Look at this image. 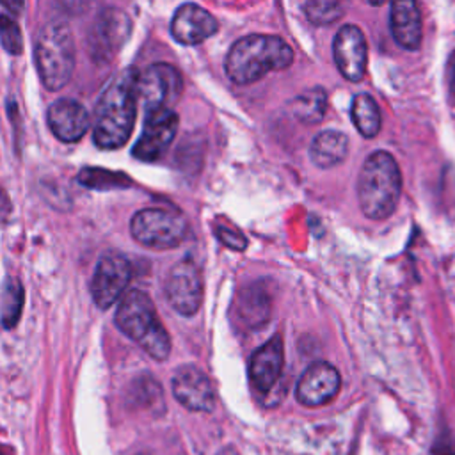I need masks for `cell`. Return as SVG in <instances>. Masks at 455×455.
Listing matches in <instances>:
<instances>
[{
    "label": "cell",
    "instance_id": "cell-28",
    "mask_svg": "<svg viewBox=\"0 0 455 455\" xmlns=\"http://www.w3.org/2000/svg\"><path fill=\"white\" fill-rule=\"evenodd\" d=\"M446 69H448V89L451 98H455V53L450 57Z\"/></svg>",
    "mask_w": 455,
    "mask_h": 455
},
{
    "label": "cell",
    "instance_id": "cell-12",
    "mask_svg": "<svg viewBox=\"0 0 455 455\" xmlns=\"http://www.w3.org/2000/svg\"><path fill=\"white\" fill-rule=\"evenodd\" d=\"M132 21L121 9L108 7L101 11L92 25L91 30V52L92 57L98 60H108L112 55L117 53V50L123 46L126 37L130 36Z\"/></svg>",
    "mask_w": 455,
    "mask_h": 455
},
{
    "label": "cell",
    "instance_id": "cell-13",
    "mask_svg": "<svg viewBox=\"0 0 455 455\" xmlns=\"http://www.w3.org/2000/svg\"><path fill=\"white\" fill-rule=\"evenodd\" d=\"M341 386L338 370L325 361L309 364L297 382V400L306 407H318L331 402Z\"/></svg>",
    "mask_w": 455,
    "mask_h": 455
},
{
    "label": "cell",
    "instance_id": "cell-25",
    "mask_svg": "<svg viewBox=\"0 0 455 455\" xmlns=\"http://www.w3.org/2000/svg\"><path fill=\"white\" fill-rule=\"evenodd\" d=\"M78 180L89 188H117V187H130V180L121 172H108L105 169H82Z\"/></svg>",
    "mask_w": 455,
    "mask_h": 455
},
{
    "label": "cell",
    "instance_id": "cell-6",
    "mask_svg": "<svg viewBox=\"0 0 455 455\" xmlns=\"http://www.w3.org/2000/svg\"><path fill=\"white\" fill-rule=\"evenodd\" d=\"M132 236L137 243L164 251L178 247L187 235V220L171 210L144 208L133 213L130 220Z\"/></svg>",
    "mask_w": 455,
    "mask_h": 455
},
{
    "label": "cell",
    "instance_id": "cell-5",
    "mask_svg": "<svg viewBox=\"0 0 455 455\" xmlns=\"http://www.w3.org/2000/svg\"><path fill=\"white\" fill-rule=\"evenodd\" d=\"M34 60L39 78L48 91L62 89L75 69V43L64 21L46 23L36 39Z\"/></svg>",
    "mask_w": 455,
    "mask_h": 455
},
{
    "label": "cell",
    "instance_id": "cell-20",
    "mask_svg": "<svg viewBox=\"0 0 455 455\" xmlns=\"http://www.w3.org/2000/svg\"><path fill=\"white\" fill-rule=\"evenodd\" d=\"M348 153V139L338 130L320 132L309 146L311 162L320 169H331L345 160Z\"/></svg>",
    "mask_w": 455,
    "mask_h": 455
},
{
    "label": "cell",
    "instance_id": "cell-14",
    "mask_svg": "<svg viewBox=\"0 0 455 455\" xmlns=\"http://www.w3.org/2000/svg\"><path fill=\"white\" fill-rule=\"evenodd\" d=\"M174 398L190 411L210 412L215 407V395L206 373L194 366H180L172 375Z\"/></svg>",
    "mask_w": 455,
    "mask_h": 455
},
{
    "label": "cell",
    "instance_id": "cell-22",
    "mask_svg": "<svg viewBox=\"0 0 455 455\" xmlns=\"http://www.w3.org/2000/svg\"><path fill=\"white\" fill-rule=\"evenodd\" d=\"M350 116H352L354 126L357 128V132L363 137L371 139L379 133V130H380V110H379V105L373 100V96H370L366 92L355 94L354 100H352Z\"/></svg>",
    "mask_w": 455,
    "mask_h": 455
},
{
    "label": "cell",
    "instance_id": "cell-21",
    "mask_svg": "<svg viewBox=\"0 0 455 455\" xmlns=\"http://www.w3.org/2000/svg\"><path fill=\"white\" fill-rule=\"evenodd\" d=\"M291 116L302 124H318L327 112V92L322 85L304 89L290 101Z\"/></svg>",
    "mask_w": 455,
    "mask_h": 455
},
{
    "label": "cell",
    "instance_id": "cell-30",
    "mask_svg": "<svg viewBox=\"0 0 455 455\" xmlns=\"http://www.w3.org/2000/svg\"><path fill=\"white\" fill-rule=\"evenodd\" d=\"M135 455H149V453H135Z\"/></svg>",
    "mask_w": 455,
    "mask_h": 455
},
{
    "label": "cell",
    "instance_id": "cell-2",
    "mask_svg": "<svg viewBox=\"0 0 455 455\" xmlns=\"http://www.w3.org/2000/svg\"><path fill=\"white\" fill-rule=\"evenodd\" d=\"M291 62L293 50L283 37L249 34L231 44L224 60V71L231 82L249 85L270 71L286 69Z\"/></svg>",
    "mask_w": 455,
    "mask_h": 455
},
{
    "label": "cell",
    "instance_id": "cell-3",
    "mask_svg": "<svg viewBox=\"0 0 455 455\" xmlns=\"http://www.w3.org/2000/svg\"><path fill=\"white\" fill-rule=\"evenodd\" d=\"M402 172L387 151H373L363 164L357 178L361 212L371 220L387 219L398 206Z\"/></svg>",
    "mask_w": 455,
    "mask_h": 455
},
{
    "label": "cell",
    "instance_id": "cell-11",
    "mask_svg": "<svg viewBox=\"0 0 455 455\" xmlns=\"http://www.w3.org/2000/svg\"><path fill=\"white\" fill-rule=\"evenodd\" d=\"M332 55L338 71L350 82H359L366 73L368 46L357 25H343L332 41Z\"/></svg>",
    "mask_w": 455,
    "mask_h": 455
},
{
    "label": "cell",
    "instance_id": "cell-19",
    "mask_svg": "<svg viewBox=\"0 0 455 455\" xmlns=\"http://www.w3.org/2000/svg\"><path fill=\"white\" fill-rule=\"evenodd\" d=\"M270 297L261 286H249L236 300L238 322L247 329H261L270 318Z\"/></svg>",
    "mask_w": 455,
    "mask_h": 455
},
{
    "label": "cell",
    "instance_id": "cell-29",
    "mask_svg": "<svg viewBox=\"0 0 455 455\" xmlns=\"http://www.w3.org/2000/svg\"><path fill=\"white\" fill-rule=\"evenodd\" d=\"M217 455H238V451H236L235 448H224V450H220Z\"/></svg>",
    "mask_w": 455,
    "mask_h": 455
},
{
    "label": "cell",
    "instance_id": "cell-4",
    "mask_svg": "<svg viewBox=\"0 0 455 455\" xmlns=\"http://www.w3.org/2000/svg\"><path fill=\"white\" fill-rule=\"evenodd\" d=\"M116 325L139 343L153 359L164 361L171 352V338L162 325L151 297L142 290H130L116 309Z\"/></svg>",
    "mask_w": 455,
    "mask_h": 455
},
{
    "label": "cell",
    "instance_id": "cell-26",
    "mask_svg": "<svg viewBox=\"0 0 455 455\" xmlns=\"http://www.w3.org/2000/svg\"><path fill=\"white\" fill-rule=\"evenodd\" d=\"M0 36H2V44L4 48L12 53L18 55L23 50V39H21V32L18 23L9 16V14H2L0 18Z\"/></svg>",
    "mask_w": 455,
    "mask_h": 455
},
{
    "label": "cell",
    "instance_id": "cell-27",
    "mask_svg": "<svg viewBox=\"0 0 455 455\" xmlns=\"http://www.w3.org/2000/svg\"><path fill=\"white\" fill-rule=\"evenodd\" d=\"M215 235H217V238H219L224 245H228L229 249L243 251L245 245H247L245 236H243L242 233L231 229V228H217V229H215Z\"/></svg>",
    "mask_w": 455,
    "mask_h": 455
},
{
    "label": "cell",
    "instance_id": "cell-15",
    "mask_svg": "<svg viewBox=\"0 0 455 455\" xmlns=\"http://www.w3.org/2000/svg\"><path fill=\"white\" fill-rule=\"evenodd\" d=\"M46 123L59 140L76 142L89 130L91 116L80 101L62 98L48 107Z\"/></svg>",
    "mask_w": 455,
    "mask_h": 455
},
{
    "label": "cell",
    "instance_id": "cell-9",
    "mask_svg": "<svg viewBox=\"0 0 455 455\" xmlns=\"http://www.w3.org/2000/svg\"><path fill=\"white\" fill-rule=\"evenodd\" d=\"M178 116L172 108H156L144 116V128L132 148V155L142 162L158 160L178 132Z\"/></svg>",
    "mask_w": 455,
    "mask_h": 455
},
{
    "label": "cell",
    "instance_id": "cell-24",
    "mask_svg": "<svg viewBox=\"0 0 455 455\" xmlns=\"http://www.w3.org/2000/svg\"><path fill=\"white\" fill-rule=\"evenodd\" d=\"M302 11H304L306 18L315 25H331L343 14L341 4L339 2H331V0L304 2Z\"/></svg>",
    "mask_w": 455,
    "mask_h": 455
},
{
    "label": "cell",
    "instance_id": "cell-18",
    "mask_svg": "<svg viewBox=\"0 0 455 455\" xmlns=\"http://www.w3.org/2000/svg\"><path fill=\"white\" fill-rule=\"evenodd\" d=\"M389 25L395 41L405 50H418L421 44V16L419 9L411 0H398L391 4Z\"/></svg>",
    "mask_w": 455,
    "mask_h": 455
},
{
    "label": "cell",
    "instance_id": "cell-1",
    "mask_svg": "<svg viewBox=\"0 0 455 455\" xmlns=\"http://www.w3.org/2000/svg\"><path fill=\"white\" fill-rule=\"evenodd\" d=\"M137 78L133 68L123 69L108 82L94 108L92 137L100 149H117L132 135L137 116Z\"/></svg>",
    "mask_w": 455,
    "mask_h": 455
},
{
    "label": "cell",
    "instance_id": "cell-7",
    "mask_svg": "<svg viewBox=\"0 0 455 455\" xmlns=\"http://www.w3.org/2000/svg\"><path fill=\"white\" fill-rule=\"evenodd\" d=\"M183 92L180 71L167 62H153L139 73L137 94L144 114L156 108H171Z\"/></svg>",
    "mask_w": 455,
    "mask_h": 455
},
{
    "label": "cell",
    "instance_id": "cell-8",
    "mask_svg": "<svg viewBox=\"0 0 455 455\" xmlns=\"http://www.w3.org/2000/svg\"><path fill=\"white\" fill-rule=\"evenodd\" d=\"M165 297L172 309L183 316L197 313L203 302V279L199 267L192 259L172 265L165 279Z\"/></svg>",
    "mask_w": 455,
    "mask_h": 455
},
{
    "label": "cell",
    "instance_id": "cell-10",
    "mask_svg": "<svg viewBox=\"0 0 455 455\" xmlns=\"http://www.w3.org/2000/svg\"><path fill=\"white\" fill-rule=\"evenodd\" d=\"M132 279V265L123 254H103L94 268L91 281V293L94 304L101 309L110 307L121 299Z\"/></svg>",
    "mask_w": 455,
    "mask_h": 455
},
{
    "label": "cell",
    "instance_id": "cell-23",
    "mask_svg": "<svg viewBox=\"0 0 455 455\" xmlns=\"http://www.w3.org/2000/svg\"><path fill=\"white\" fill-rule=\"evenodd\" d=\"M23 286L16 277H5L2 290V323L4 329L16 327L23 307Z\"/></svg>",
    "mask_w": 455,
    "mask_h": 455
},
{
    "label": "cell",
    "instance_id": "cell-17",
    "mask_svg": "<svg viewBox=\"0 0 455 455\" xmlns=\"http://www.w3.org/2000/svg\"><path fill=\"white\" fill-rule=\"evenodd\" d=\"M284 350L279 334L272 336L267 343L254 350L249 361V379L258 393H268L283 370Z\"/></svg>",
    "mask_w": 455,
    "mask_h": 455
},
{
    "label": "cell",
    "instance_id": "cell-16",
    "mask_svg": "<svg viewBox=\"0 0 455 455\" xmlns=\"http://www.w3.org/2000/svg\"><path fill=\"white\" fill-rule=\"evenodd\" d=\"M219 28L217 20L197 4H183L171 20V34L180 44H197Z\"/></svg>",
    "mask_w": 455,
    "mask_h": 455
}]
</instances>
